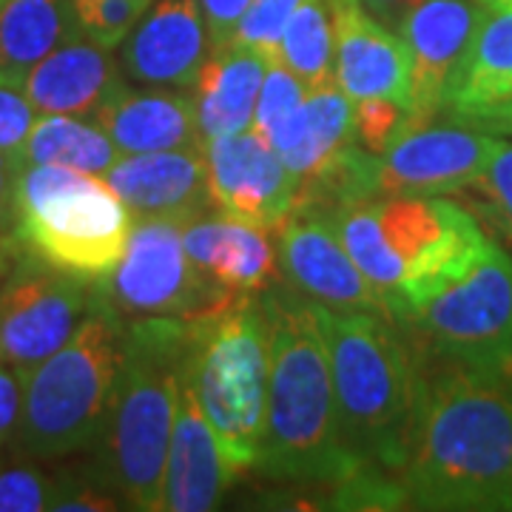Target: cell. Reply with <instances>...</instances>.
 I'll return each mask as SVG.
<instances>
[{"mask_svg": "<svg viewBox=\"0 0 512 512\" xmlns=\"http://www.w3.org/2000/svg\"><path fill=\"white\" fill-rule=\"evenodd\" d=\"M402 484L416 510H512V367L424 379Z\"/></svg>", "mask_w": 512, "mask_h": 512, "instance_id": "cell-1", "label": "cell"}, {"mask_svg": "<svg viewBox=\"0 0 512 512\" xmlns=\"http://www.w3.org/2000/svg\"><path fill=\"white\" fill-rule=\"evenodd\" d=\"M265 316L271 373L256 470L336 487L370 464L356 458L342 430L319 302L276 293L265 302Z\"/></svg>", "mask_w": 512, "mask_h": 512, "instance_id": "cell-2", "label": "cell"}, {"mask_svg": "<svg viewBox=\"0 0 512 512\" xmlns=\"http://www.w3.org/2000/svg\"><path fill=\"white\" fill-rule=\"evenodd\" d=\"M188 353V322H126L123 359L97 439L100 481L134 510H163L165 461Z\"/></svg>", "mask_w": 512, "mask_h": 512, "instance_id": "cell-3", "label": "cell"}, {"mask_svg": "<svg viewBox=\"0 0 512 512\" xmlns=\"http://www.w3.org/2000/svg\"><path fill=\"white\" fill-rule=\"evenodd\" d=\"M319 319L350 450L370 467L402 476L424 387L419 365L387 313L319 305Z\"/></svg>", "mask_w": 512, "mask_h": 512, "instance_id": "cell-4", "label": "cell"}, {"mask_svg": "<svg viewBox=\"0 0 512 512\" xmlns=\"http://www.w3.org/2000/svg\"><path fill=\"white\" fill-rule=\"evenodd\" d=\"M123 339L126 322L97 291L92 311L72 339L20 376L23 399L12 439L20 456L46 461L97 444L123 359Z\"/></svg>", "mask_w": 512, "mask_h": 512, "instance_id": "cell-5", "label": "cell"}, {"mask_svg": "<svg viewBox=\"0 0 512 512\" xmlns=\"http://www.w3.org/2000/svg\"><path fill=\"white\" fill-rule=\"evenodd\" d=\"M188 322L185 376L234 473L256 467L268 407V316L254 296L222 299Z\"/></svg>", "mask_w": 512, "mask_h": 512, "instance_id": "cell-6", "label": "cell"}, {"mask_svg": "<svg viewBox=\"0 0 512 512\" xmlns=\"http://www.w3.org/2000/svg\"><path fill=\"white\" fill-rule=\"evenodd\" d=\"M134 217L100 174L69 165H23L12 239L63 274L100 285L120 265Z\"/></svg>", "mask_w": 512, "mask_h": 512, "instance_id": "cell-7", "label": "cell"}, {"mask_svg": "<svg viewBox=\"0 0 512 512\" xmlns=\"http://www.w3.org/2000/svg\"><path fill=\"white\" fill-rule=\"evenodd\" d=\"M333 217L348 254L387 308L487 239L470 208L441 197H376L336 208Z\"/></svg>", "mask_w": 512, "mask_h": 512, "instance_id": "cell-8", "label": "cell"}, {"mask_svg": "<svg viewBox=\"0 0 512 512\" xmlns=\"http://www.w3.org/2000/svg\"><path fill=\"white\" fill-rule=\"evenodd\" d=\"M390 313L410 319L447 362L512 367V254L487 234L450 268L399 293Z\"/></svg>", "mask_w": 512, "mask_h": 512, "instance_id": "cell-9", "label": "cell"}, {"mask_svg": "<svg viewBox=\"0 0 512 512\" xmlns=\"http://www.w3.org/2000/svg\"><path fill=\"white\" fill-rule=\"evenodd\" d=\"M185 225L188 220L171 217L134 220L120 265L94 285L123 322L151 316L194 319L222 302L185 254Z\"/></svg>", "mask_w": 512, "mask_h": 512, "instance_id": "cell-10", "label": "cell"}, {"mask_svg": "<svg viewBox=\"0 0 512 512\" xmlns=\"http://www.w3.org/2000/svg\"><path fill=\"white\" fill-rule=\"evenodd\" d=\"M94 285L26 254L0 285V365L18 376L63 348L94 305Z\"/></svg>", "mask_w": 512, "mask_h": 512, "instance_id": "cell-11", "label": "cell"}, {"mask_svg": "<svg viewBox=\"0 0 512 512\" xmlns=\"http://www.w3.org/2000/svg\"><path fill=\"white\" fill-rule=\"evenodd\" d=\"M498 137L467 126H413L370 151V200L456 194L487 168Z\"/></svg>", "mask_w": 512, "mask_h": 512, "instance_id": "cell-12", "label": "cell"}, {"mask_svg": "<svg viewBox=\"0 0 512 512\" xmlns=\"http://www.w3.org/2000/svg\"><path fill=\"white\" fill-rule=\"evenodd\" d=\"M279 262L296 291L330 311H376L393 316L339 237L336 217L325 205L299 202L276 225Z\"/></svg>", "mask_w": 512, "mask_h": 512, "instance_id": "cell-13", "label": "cell"}, {"mask_svg": "<svg viewBox=\"0 0 512 512\" xmlns=\"http://www.w3.org/2000/svg\"><path fill=\"white\" fill-rule=\"evenodd\" d=\"M208 197L217 214L271 231L299 202V177L256 131L205 143Z\"/></svg>", "mask_w": 512, "mask_h": 512, "instance_id": "cell-14", "label": "cell"}, {"mask_svg": "<svg viewBox=\"0 0 512 512\" xmlns=\"http://www.w3.org/2000/svg\"><path fill=\"white\" fill-rule=\"evenodd\" d=\"M484 9L481 0H413L396 23L410 63V117L421 126L444 111Z\"/></svg>", "mask_w": 512, "mask_h": 512, "instance_id": "cell-15", "label": "cell"}, {"mask_svg": "<svg viewBox=\"0 0 512 512\" xmlns=\"http://www.w3.org/2000/svg\"><path fill=\"white\" fill-rule=\"evenodd\" d=\"M333 80L350 103L393 100L410 111V63L399 32L362 9L359 0L330 3Z\"/></svg>", "mask_w": 512, "mask_h": 512, "instance_id": "cell-16", "label": "cell"}, {"mask_svg": "<svg viewBox=\"0 0 512 512\" xmlns=\"http://www.w3.org/2000/svg\"><path fill=\"white\" fill-rule=\"evenodd\" d=\"M211 37L200 0H157L123 40V69L151 89H194Z\"/></svg>", "mask_w": 512, "mask_h": 512, "instance_id": "cell-17", "label": "cell"}, {"mask_svg": "<svg viewBox=\"0 0 512 512\" xmlns=\"http://www.w3.org/2000/svg\"><path fill=\"white\" fill-rule=\"evenodd\" d=\"M103 180L126 202L134 220H197L211 205L205 143L171 151L123 154Z\"/></svg>", "mask_w": 512, "mask_h": 512, "instance_id": "cell-18", "label": "cell"}, {"mask_svg": "<svg viewBox=\"0 0 512 512\" xmlns=\"http://www.w3.org/2000/svg\"><path fill=\"white\" fill-rule=\"evenodd\" d=\"M444 111L458 126L487 134L512 120V3L484 9Z\"/></svg>", "mask_w": 512, "mask_h": 512, "instance_id": "cell-19", "label": "cell"}, {"mask_svg": "<svg viewBox=\"0 0 512 512\" xmlns=\"http://www.w3.org/2000/svg\"><path fill=\"white\" fill-rule=\"evenodd\" d=\"M234 467L222 453L220 441L202 413L197 393L185 376L180 379L177 413L171 427L168 461H165L163 510L208 512L220 504L225 487L234 481Z\"/></svg>", "mask_w": 512, "mask_h": 512, "instance_id": "cell-20", "label": "cell"}, {"mask_svg": "<svg viewBox=\"0 0 512 512\" xmlns=\"http://www.w3.org/2000/svg\"><path fill=\"white\" fill-rule=\"evenodd\" d=\"M185 254L217 299L254 296L274 276L276 251L268 231L222 214L185 225Z\"/></svg>", "mask_w": 512, "mask_h": 512, "instance_id": "cell-21", "label": "cell"}, {"mask_svg": "<svg viewBox=\"0 0 512 512\" xmlns=\"http://www.w3.org/2000/svg\"><path fill=\"white\" fill-rule=\"evenodd\" d=\"M23 86L37 114L94 117L126 83L109 49L80 35L32 66Z\"/></svg>", "mask_w": 512, "mask_h": 512, "instance_id": "cell-22", "label": "cell"}, {"mask_svg": "<svg viewBox=\"0 0 512 512\" xmlns=\"http://www.w3.org/2000/svg\"><path fill=\"white\" fill-rule=\"evenodd\" d=\"M94 123L114 140L123 154H148L171 148L200 146V120L194 97L177 92H131L120 89Z\"/></svg>", "mask_w": 512, "mask_h": 512, "instance_id": "cell-23", "label": "cell"}, {"mask_svg": "<svg viewBox=\"0 0 512 512\" xmlns=\"http://www.w3.org/2000/svg\"><path fill=\"white\" fill-rule=\"evenodd\" d=\"M271 57L242 43L214 49L197 74V120L202 143L254 126L256 100Z\"/></svg>", "mask_w": 512, "mask_h": 512, "instance_id": "cell-24", "label": "cell"}, {"mask_svg": "<svg viewBox=\"0 0 512 512\" xmlns=\"http://www.w3.org/2000/svg\"><path fill=\"white\" fill-rule=\"evenodd\" d=\"M353 143V103L336 80H328L308 89L302 106L271 140V148L299 177V183H305Z\"/></svg>", "mask_w": 512, "mask_h": 512, "instance_id": "cell-25", "label": "cell"}, {"mask_svg": "<svg viewBox=\"0 0 512 512\" xmlns=\"http://www.w3.org/2000/svg\"><path fill=\"white\" fill-rule=\"evenodd\" d=\"M80 37L72 0L0 3V72L26 77L57 46Z\"/></svg>", "mask_w": 512, "mask_h": 512, "instance_id": "cell-26", "label": "cell"}, {"mask_svg": "<svg viewBox=\"0 0 512 512\" xmlns=\"http://www.w3.org/2000/svg\"><path fill=\"white\" fill-rule=\"evenodd\" d=\"M120 157L123 151L97 123H86L72 114H40L20 165H69L103 177Z\"/></svg>", "mask_w": 512, "mask_h": 512, "instance_id": "cell-27", "label": "cell"}, {"mask_svg": "<svg viewBox=\"0 0 512 512\" xmlns=\"http://www.w3.org/2000/svg\"><path fill=\"white\" fill-rule=\"evenodd\" d=\"M276 60L308 89L333 80V12L328 0H299L282 32Z\"/></svg>", "mask_w": 512, "mask_h": 512, "instance_id": "cell-28", "label": "cell"}, {"mask_svg": "<svg viewBox=\"0 0 512 512\" xmlns=\"http://www.w3.org/2000/svg\"><path fill=\"white\" fill-rule=\"evenodd\" d=\"M458 194L473 202V217L481 228L512 254V143L501 140L478 180Z\"/></svg>", "mask_w": 512, "mask_h": 512, "instance_id": "cell-29", "label": "cell"}, {"mask_svg": "<svg viewBox=\"0 0 512 512\" xmlns=\"http://www.w3.org/2000/svg\"><path fill=\"white\" fill-rule=\"evenodd\" d=\"M305 94H308V86L282 60L271 57L268 69H265L262 89H259V100H256L251 131H256L271 146V140L285 128V123L296 114V109L302 106Z\"/></svg>", "mask_w": 512, "mask_h": 512, "instance_id": "cell-30", "label": "cell"}, {"mask_svg": "<svg viewBox=\"0 0 512 512\" xmlns=\"http://www.w3.org/2000/svg\"><path fill=\"white\" fill-rule=\"evenodd\" d=\"M154 0H72L80 35L103 49L123 46Z\"/></svg>", "mask_w": 512, "mask_h": 512, "instance_id": "cell-31", "label": "cell"}, {"mask_svg": "<svg viewBox=\"0 0 512 512\" xmlns=\"http://www.w3.org/2000/svg\"><path fill=\"white\" fill-rule=\"evenodd\" d=\"M63 478L66 476H49L26 464L0 470V512L55 510Z\"/></svg>", "mask_w": 512, "mask_h": 512, "instance_id": "cell-32", "label": "cell"}, {"mask_svg": "<svg viewBox=\"0 0 512 512\" xmlns=\"http://www.w3.org/2000/svg\"><path fill=\"white\" fill-rule=\"evenodd\" d=\"M35 123L37 109L26 94L23 77L0 72V151L18 165L23 160V148Z\"/></svg>", "mask_w": 512, "mask_h": 512, "instance_id": "cell-33", "label": "cell"}, {"mask_svg": "<svg viewBox=\"0 0 512 512\" xmlns=\"http://www.w3.org/2000/svg\"><path fill=\"white\" fill-rule=\"evenodd\" d=\"M413 126H421L410 117V111L382 97H370L362 103H353V131L362 148L379 154L390 146L402 131Z\"/></svg>", "mask_w": 512, "mask_h": 512, "instance_id": "cell-34", "label": "cell"}, {"mask_svg": "<svg viewBox=\"0 0 512 512\" xmlns=\"http://www.w3.org/2000/svg\"><path fill=\"white\" fill-rule=\"evenodd\" d=\"M296 6H299V0H251L231 43H242L262 55L276 57L282 32L296 12Z\"/></svg>", "mask_w": 512, "mask_h": 512, "instance_id": "cell-35", "label": "cell"}, {"mask_svg": "<svg viewBox=\"0 0 512 512\" xmlns=\"http://www.w3.org/2000/svg\"><path fill=\"white\" fill-rule=\"evenodd\" d=\"M248 6H251V0H200L202 18L208 26V37H211V49L228 46L234 40Z\"/></svg>", "mask_w": 512, "mask_h": 512, "instance_id": "cell-36", "label": "cell"}, {"mask_svg": "<svg viewBox=\"0 0 512 512\" xmlns=\"http://www.w3.org/2000/svg\"><path fill=\"white\" fill-rule=\"evenodd\" d=\"M20 399L23 382L12 367L0 365V453L6 444H12L20 419Z\"/></svg>", "mask_w": 512, "mask_h": 512, "instance_id": "cell-37", "label": "cell"}, {"mask_svg": "<svg viewBox=\"0 0 512 512\" xmlns=\"http://www.w3.org/2000/svg\"><path fill=\"white\" fill-rule=\"evenodd\" d=\"M18 174L20 165L0 151V237H3L6 228L12 231V222H15V183H18Z\"/></svg>", "mask_w": 512, "mask_h": 512, "instance_id": "cell-38", "label": "cell"}, {"mask_svg": "<svg viewBox=\"0 0 512 512\" xmlns=\"http://www.w3.org/2000/svg\"><path fill=\"white\" fill-rule=\"evenodd\" d=\"M359 3H362V9L370 12L379 23L396 29V23H399V18L407 12V6H410L413 0H359Z\"/></svg>", "mask_w": 512, "mask_h": 512, "instance_id": "cell-39", "label": "cell"}, {"mask_svg": "<svg viewBox=\"0 0 512 512\" xmlns=\"http://www.w3.org/2000/svg\"><path fill=\"white\" fill-rule=\"evenodd\" d=\"M493 134H495V137H512V120H507V123H501V126L495 128Z\"/></svg>", "mask_w": 512, "mask_h": 512, "instance_id": "cell-40", "label": "cell"}, {"mask_svg": "<svg viewBox=\"0 0 512 512\" xmlns=\"http://www.w3.org/2000/svg\"><path fill=\"white\" fill-rule=\"evenodd\" d=\"M484 6H510L512 0H481Z\"/></svg>", "mask_w": 512, "mask_h": 512, "instance_id": "cell-41", "label": "cell"}, {"mask_svg": "<svg viewBox=\"0 0 512 512\" xmlns=\"http://www.w3.org/2000/svg\"><path fill=\"white\" fill-rule=\"evenodd\" d=\"M3 251H6V242H3V237H0V259H3Z\"/></svg>", "mask_w": 512, "mask_h": 512, "instance_id": "cell-42", "label": "cell"}, {"mask_svg": "<svg viewBox=\"0 0 512 512\" xmlns=\"http://www.w3.org/2000/svg\"><path fill=\"white\" fill-rule=\"evenodd\" d=\"M328 3H350V0H328Z\"/></svg>", "mask_w": 512, "mask_h": 512, "instance_id": "cell-43", "label": "cell"}, {"mask_svg": "<svg viewBox=\"0 0 512 512\" xmlns=\"http://www.w3.org/2000/svg\"><path fill=\"white\" fill-rule=\"evenodd\" d=\"M0 3H3V0H0Z\"/></svg>", "mask_w": 512, "mask_h": 512, "instance_id": "cell-44", "label": "cell"}]
</instances>
